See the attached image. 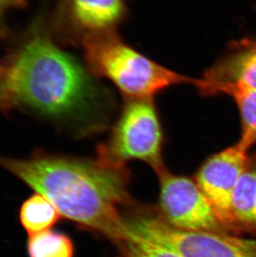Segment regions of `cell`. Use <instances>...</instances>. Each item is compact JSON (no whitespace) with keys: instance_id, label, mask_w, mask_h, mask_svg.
Returning a JSON list of instances; mask_svg holds the SVG:
<instances>
[{"instance_id":"obj_6","label":"cell","mask_w":256,"mask_h":257,"mask_svg":"<svg viewBox=\"0 0 256 257\" xmlns=\"http://www.w3.org/2000/svg\"><path fill=\"white\" fill-rule=\"evenodd\" d=\"M157 174L160 208L167 223L181 230L230 232L196 181L172 174L167 168Z\"/></svg>"},{"instance_id":"obj_11","label":"cell","mask_w":256,"mask_h":257,"mask_svg":"<svg viewBox=\"0 0 256 257\" xmlns=\"http://www.w3.org/2000/svg\"><path fill=\"white\" fill-rule=\"evenodd\" d=\"M60 216L53 204L37 192L23 203L20 211V222L29 235L50 230Z\"/></svg>"},{"instance_id":"obj_14","label":"cell","mask_w":256,"mask_h":257,"mask_svg":"<svg viewBox=\"0 0 256 257\" xmlns=\"http://www.w3.org/2000/svg\"><path fill=\"white\" fill-rule=\"evenodd\" d=\"M227 94L234 98L239 108L242 123L239 142L249 149L256 143V91L233 89Z\"/></svg>"},{"instance_id":"obj_8","label":"cell","mask_w":256,"mask_h":257,"mask_svg":"<svg viewBox=\"0 0 256 257\" xmlns=\"http://www.w3.org/2000/svg\"><path fill=\"white\" fill-rule=\"evenodd\" d=\"M202 94H227L233 89L256 91V41L241 43L197 79Z\"/></svg>"},{"instance_id":"obj_12","label":"cell","mask_w":256,"mask_h":257,"mask_svg":"<svg viewBox=\"0 0 256 257\" xmlns=\"http://www.w3.org/2000/svg\"><path fill=\"white\" fill-rule=\"evenodd\" d=\"M27 250L29 257H73L74 252L68 235L51 230L29 235Z\"/></svg>"},{"instance_id":"obj_4","label":"cell","mask_w":256,"mask_h":257,"mask_svg":"<svg viewBox=\"0 0 256 257\" xmlns=\"http://www.w3.org/2000/svg\"><path fill=\"white\" fill-rule=\"evenodd\" d=\"M162 145V124L153 99L129 100L107 141L98 147L97 160L112 167L142 161L158 173L166 168Z\"/></svg>"},{"instance_id":"obj_15","label":"cell","mask_w":256,"mask_h":257,"mask_svg":"<svg viewBox=\"0 0 256 257\" xmlns=\"http://www.w3.org/2000/svg\"><path fill=\"white\" fill-rule=\"evenodd\" d=\"M18 0H0V11L5 10V8L9 7L10 5L17 2Z\"/></svg>"},{"instance_id":"obj_13","label":"cell","mask_w":256,"mask_h":257,"mask_svg":"<svg viewBox=\"0 0 256 257\" xmlns=\"http://www.w3.org/2000/svg\"><path fill=\"white\" fill-rule=\"evenodd\" d=\"M116 245L120 257H183L176 250L138 235L129 230L126 224L123 235Z\"/></svg>"},{"instance_id":"obj_3","label":"cell","mask_w":256,"mask_h":257,"mask_svg":"<svg viewBox=\"0 0 256 257\" xmlns=\"http://www.w3.org/2000/svg\"><path fill=\"white\" fill-rule=\"evenodd\" d=\"M83 44L90 69L111 81L129 100L153 99L168 87L183 83L196 86L197 82L144 56L114 30L84 37Z\"/></svg>"},{"instance_id":"obj_7","label":"cell","mask_w":256,"mask_h":257,"mask_svg":"<svg viewBox=\"0 0 256 257\" xmlns=\"http://www.w3.org/2000/svg\"><path fill=\"white\" fill-rule=\"evenodd\" d=\"M248 151L249 148L239 141L210 156L196 173V182L198 187L230 231H232V194L249 162Z\"/></svg>"},{"instance_id":"obj_16","label":"cell","mask_w":256,"mask_h":257,"mask_svg":"<svg viewBox=\"0 0 256 257\" xmlns=\"http://www.w3.org/2000/svg\"><path fill=\"white\" fill-rule=\"evenodd\" d=\"M3 70L0 68V78H1V75H2Z\"/></svg>"},{"instance_id":"obj_9","label":"cell","mask_w":256,"mask_h":257,"mask_svg":"<svg viewBox=\"0 0 256 257\" xmlns=\"http://www.w3.org/2000/svg\"><path fill=\"white\" fill-rule=\"evenodd\" d=\"M69 15L84 37L114 30L125 14L124 0H68Z\"/></svg>"},{"instance_id":"obj_1","label":"cell","mask_w":256,"mask_h":257,"mask_svg":"<svg viewBox=\"0 0 256 257\" xmlns=\"http://www.w3.org/2000/svg\"><path fill=\"white\" fill-rule=\"evenodd\" d=\"M0 167L46 197L61 216L115 244L122 237L120 207L132 201L125 167L43 153L27 159L0 156Z\"/></svg>"},{"instance_id":"obj_10","label":"cell","mask_w":256,"mask_h":257,"mask_svg":"<svg viewBox=\"0 0 256 257\" xmlns=\"http://www.w3.org/2000/svg\"><path fill=\"white\" fill-rule=\"evenodd\" d=\"M232 231H256V155L249 162L234 187L230 204Z\"/></svg>"},{"instance_id":"obj_5","label":"cell","mask_w":256,"mask_h":257,"mask_svg":"<svg viewBox=\"0 0 256 257\" xmlns=\"http://www.w3.org/2000/svg\"><path fill=\"white\" fill-rule=\"evenodd\" d=\"M124 220L129 230L183 257H256V240L241 239L228 233L181 230L162 218L148 215L140 214Z\"/></svg>"},{"instance_id":"obj_2","label":"cell","mask_w":256,"mask_h":257,"mask_svg":"<svg viewBox=\"0 0 256 257\" xmlns=\"http://www.w3.org/2000/svg\"><path fill=\"white\" fill-rule=\"evenodd\" d=\"M77 61L41 34L29 37L0 78V110L22 107L53 118L84 114L96 98Z\"/></svg>"}]
</instances>
